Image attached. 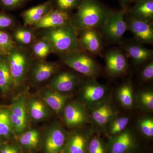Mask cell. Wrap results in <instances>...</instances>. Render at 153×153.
<instances>
[{
  "mask_svg": "<svg viewBox=\"0 0 153 153\" xmlns=\"http://www.w3.org/2000/svg\"><path fill=\"white\" fill-rule=\"evenodd\" d=\"M128 12L137 19L152 22L153 19V0H138L128 9Z\"/></svg>",
  "mask_w": 153,
  "mask_h": 153,
  "instance_id": "23",
  "label": "cell"
},
{
  "mask_svg": "<svg viewBox=\"0 0 153 153\" xmlns=\"http://www.w3.org/2000/svg\"><path fill=\"white\" fill-rule=\"evenodd\" d=\"M6 55V54L4 53V52H2L1 50H0V55Z\"/></svg>",
  "mask_w": 153,
  "mask_h": 153,
  "instance_id": "41",
  "label": "cell"
},
{
  "mask_svg": "<svg viewBox=\"0 0 153 153\" xmlns=\"http://www.w3.org/2000/svg\"><path fill=\"white\" fill-rule=\"evenodd\" d=\"M15 45L11 34L6 30H0V50L6 55Z\"/></svg>",
  "mask_w": 153,
  "mask_h": 153,
  "instance_id": "34",
  "label": "cell"
},
{
  "mask_svg": "<svg viewBox=\"0 0 153 153\" xmlns=\"http://www.w3.org/2000/svg\"><path fill=\"white\" fill-rule=\"evenodd\" d=\"M108 87L99 83L95 78L82 81L79 92V102L90 109L106 99Z\"/></svg>",
  "mask_w": 153,
  "mask_h": 153,
  "instance_id": "7",
  "label": "cell"
},
{
  "mask_svg": "<svg viewBox=\"0 0 153 153\" xmlns=\"http://www.w3.org/2000/svg\"><path fill=\"white\" fill-rule=\"evenodd\" d=\"M15 20L11 15L0 12V30H6L14 28Z\"/></svg>",
  "mask_w": 153,
  "mask_h": 153,
  "instance_id": "37",
  "label": "cell"
},
{
  "mask_svg": "<svg viewBox=\"0 0 153 153\" xmlns=\"http://www.w3.org/2000/svg\"><path fill=\"white\" fill-rule=\"evenodd\" d=\"M91 123L100 128H105L112 119L119 115L118 111L111 101L106 98L90 109Z\"/></svg>",
  "mask_w": 153,
  "mask_h": 153,
  "instance_id": "14",
  "label": "cell"
},
{
  "mask_svg": "<svg viewBox=\"0 0 153 153\" xmlns=\"http://www.w3.org/2000/svg\"><path fill=\"white\" fill-rule=\"evenodd\" d=\"M27 91L25 90L14 98L12 104L7 107L9 117L14 133L19 135L27 128L30 118L26 106Z\"/></svg>",
  "mask_w": 153,
  "mask_h": 153,
  "instance_id": "6",
  "label": "cell"
},
{
  "mask_svg": "<svg viewBox=\"0 0 153 153\" xmlns=\"http://www.w3.org/2000/svg\"><path fill=\"white\" fill-rule=\"evenodd\" d=\"M70 19L68 13L53 9L32 27L35 30L57 28L67 24Z\"/></svg>",
  "mask_w": 153,
  "mask_h": 153,
  "instance_id": "19",
  "label": "cell"
},
{
  "mask_svg": "<svg viewBox=\"0 0 153 153\" xmlns=\"http://www.w3.org/2000/svg\"><path fill=\"white\" fill-rule=\"evenodd\" d=\"M16 135L14 133L7 108L0 107V137L9 138Z\"/></svg>",
  "mask_w": 153,
  "mask_h": 153,
  "instance_id": "30",
  "label": "cell"
},
{
  "mask_svg": "<svg viewBox=\"0 0 153 153\" xmlns=\"http://www.w3.org/2000/svg\"><path fill=\"white\" fill-rule=\"evenodd\" d=\"M120 3V4L122 6L123 8H128L130 4L132 2L133 0H118Z\"/></svg>",
  "mask_w": 153,
  "mask_h": 153,
  "instance_id": "40",
  "label": "cell"
},
{
  "mask_svg": "<svg viewBox=\"0 0 153 153\" xmlns=\"http://www.w3.org/2000/svg\"><path fill=\"white\" fill-rule=\"evenodd\" d=\"M53 9V0L47 1L28 9L21 14L24 26H33Z\"/></svg>",
  "mask_w": 153,
  "mask_h": 153,
  "instance_id": "22",
  "label": "cell"
},
{
  "mask_svg": "<svg viewBox=\"0 0 153 153\" xmlns=\"http://www.w3.org/2000/svg\"><path fill=\"white\" fill-rule=\"evenodd\" d=\"M38 95L47 106L58 115L62 114L69 98L68 94L57 92L48 87L42 89Z\"/></svg>",
  "mask_w": 153,
  "mask_h": 153,
  "instance_id": "20",
  "label": "cell"
},
{
  "mask_svg": "<svg viewBox=\"0 0 153 153\" xmlns=\"http://www.w3.org/2000/svg\"><path fill=\"white\" fill-rule=\"evenodd\" d=\"M15 88L6 55H0V90L3 94H6Z\"/></svg>",
  "mask_w": 153,
  "mask_h": 153,
  "instance_id": "24",
  "label": "cell"
},
{
  "mask_svg": "<svg viewBox=\"0 0 153 153\" xmlns=\"http://www.w3.org/2000/svg\"><path fill=\"white\" fill-rule=\"evenodd\" d=\"M126 55L122 49L112 48L104 55L105 71L112 77L122 76L127 72L128 63Z\"/></svg>",
  "mask_w": 153,
  "mask_h": 153,
  "instance_id": "12",
  "label": "cell"
},
{
  "mask_svg": "<svg viewBox=\"0 0 153 153\" xmlns=\"http://www.w3.org/2000/svg\"><path fill=\"white\" fill-rule=\"evenodd\" d=\"M127 30L130 31L135 41L143 44L153 43V26L152 22L137 19L127 12L125 16Z\"/></svg>",
  "mask_w": 153,
  "mask_h": 153,
  "instance_id": "11",
  "label": "cell"
},
{
  "mask_svg": "<svg viewBox=\"0 0 153 153\" xmlns=\"http://www.w3.org/2000/svg\"><path fill=\"white\" fill-rule=\"evenodd\" d=\"M19 135V142L25 147L29 149H35L39 146L40 134L37 130H29L24 131Z\"/></svg>",
  "mask_w": 153,
  "mask_h": 153,
  "instance_id": "29",
  "label": "cell"
},
{
  "mask_svg": "<svg viewBox=\"0 0 153 153\" xmlns=\"http://www.w3.org/2000/svg\"><path fill=\"white\" fill-rule=\"evenodd\" d=\"M62 114L64 123L69 128H79L92 123L88 108L79 101L67 102Z\"/></svg>",
  "mask_w": 153,
  "mask_h": 153,
  "instance_id": "9",
  "label": "cell"
},
{
  "mask_svg": "<svg viewBox=\"0 0 153 153\" xmlns=\"http://www.w3.org/2000/svg\"><path fill=\"white\" fill-rule=\"evenodd\" d=\"M137 127L141 134L147 139L153 137V118L152 117H143L137 123Z\"/></svg>",
  "mask_w": 153,
  "mask_h": 153,
  "instance_id": "32",
  "label": "cell"
},
{
  "mask_svg": "<svg viewBox=\"0 0 153 153\" xmlns=\"http://www.w3.org/2000/svg\"><path fill=\"white\" fill-rule=\"evenodd\" d=\"M136 100L141 109L147 111L153 110V91L151 89L140 91L136 94Z\"/></svg>",
  "mask_w": 153,
  "mask_h": 153,
  "instance_id": "31",
  "label": "cell"
},
{
  "mask_svg": "<svg viewBox=\"0 0 153 153\" xmlns=\"http://www.w3.org/2000/svg\"><path fill=\"white\" fill-rule=\"evenodd\" d=\"M68 134L59 123H55L47 129L44 138L46 153H59L63 149Z\"/></svg>",
  "mask_w": 153,
  "mask_h": 153,
  "instance_id": "15",
  "label": "cell"
},
{
  "mask_svg": "<svg viewBox=\"0 0 153 153\" xmlns=\"http://www.w3.org/2000/svg\"><path fill=\"white\" fill-rule=\"evenodd\" d=\"M79 38L82 50L93 55H98L102 48V38L97 29H88L80 31Z\"/></svg>",
  "mask_w": 153,
  "mask_h": 153,
  "instance_id": "18",
  "label": "cell"
},
{
  "mask_svg": "<svg viewBox=\"0 0 153 153\" xmlns=\"http://www.w3.org/2000/svg\"><path fill=\"white\" fill-rule=\"evenodd\" d=\"M62 63L88 78H96L100 74V65L88 52L79 50L60 55Z\"/></svg>",
  "mask_w": 153,
  "mask_h": 153,
  "instance_id": "4",
  "label": "cell"
},
{
  "mask_svg": "<svg viewBox=\"0 0 153 153\" xmlns=\"http://www.w3.org/2000/svg\"><path fill=\"white\" fill-rule=\"evenodd\" d=\"M140 143L137 135L130 129L108 137L106 144V153H136Z\"/></svg>",
  "mask_w": 153,
  "mask_h": 153,
  "instance_id": "8",
  "label": "cell"
},
{
  "mask_svg": "<svg viewBox=\"0 0 153 153\" xmlns=\"http://www.w3.org/2000/svg\"><path fill=\"white\" fill-rule=\"evenodd\" d=\"M30 51L33 58L46 60L50 54L54 53L52 45L45 38L41 37L36 39L30 47Z\"/></svg>",
  "mask_w": 153,
  "mask_h": 153,
  "instance_id": "27",
  "label": "cell"
},
{
  "mask_svg": "<svg viewBox=\"0 0 153 153\" xmlns=\"http://www.w3.org/2000/svg\"><path fill=\"white\" fill-rule=\"evenodd\" d=\"M128 9L123 8L117 12L113 11L99 29L102 40L107 44H120L127 30L125 16Z\"/></svg>",
  "mask_w": 153,
  "mask_h": 153,
  "instance_id": "5",
  "label": "cell"
},
{
  "mask_svg": "<svg viewBox=\"0 0 153 153\" xmlns=\"http://www.w3.org/2000/svg\"><path fill=\"white\" fill-rule=\"evenodd\" d=\"M0 153H20L19 149L16 146L6 145L2 149Z\"/></svg>",
  "mask_w": 153,
  "mask_h": 153,
  "instance_id": "39",
  "label": "cell"
},
{
  "mask_svg": "<svg viewBox=\"0 0 153 153\" xmlns=\"http://www.w3.org/2000/svg\"><path fill=\"white\" fill-rule=\"evenodd\" d=\"M15 88L22 86L27 78L33 57L30 49L15 45L6 55Z\"/></svg>",
  "mask_w": 153,
  "mask_h": 153,
  "instance_id": "3",
  "label": "cell"
},
{
  "mask_svg": "<svg viewBox=\"0 0 153 153\" xmlns=\"http://www.w3.org/2000/svg\"><path fill=\"white\" fill-rule=\"evenodd\" d=\"M140 77L141 80L144 82H149L153 80V60H150L145 64L141 71Z\"/></svg>",
  "mask_w": 153,
  "mask_h": 153,
  "instance_id": "38",
  "label": "cell"
},
{
  "mask_svg": "<svg viewBox=\"0 0 153 153\" xmlns=\"http://www.w3.org/2000/svg\"><path fill=\"white\" fill-rule=\"evenodd\" d=\"M28 27L15 28L12 34L15 45L25 48H30L37 38L33 30Z\"/></svg>",
  "mask_w": 153,
  "mask_h": 153,
  "instance_id": "25",
  "label": "cell"
},
{
  "mask_svg": "<svg viewBox=\"0 0 153 153\" xmlns=\"http://www.w3.org/2000/svg\"><path fill=\"white\" fill-rule=\"evenodd\" d=\"M81 0H56L57 10L68 13L77 9Z\"/></svg>",
  "mask_w": 153,
  "mask_h": 153,
  "instance_id": "35",
  "label": "cell"
},
{
  "mask_svg": "<svg viewBox=\"0 0 153 153\" xmlns=\"http://www.w3.org/2000/svg\"><path fill=\"white\" fill-rule=\"evenodd\" d=\"M42 37L52 45L54 53L60 55L82 50L78 38V31L71 23L55 28L44 30Z\"/></svg>",
  "mask_w": 153,
  "mask_h": 153,
  "instance_id": "2",
  "label": "cell"
},
{
  "mask_svg": "<svg viewBox=\"0 0 153 153\" xmlns=\"http://www.w3.org/2000/svg\"><path fill=\"white\" fill-rule=\"evenodd\" d=\"M118 101L124 108L131 109L136 101L133 87L131 82H124L118 87L117 91Z\"/></svg>",
  "mask_w": 153,
  "mask_h": 153,
  "instance_id": "26",
  "label": "cell"
},
{
  "mask_svg": "<svg viewBox=\"0 0 153 153\" xmlns=\"http://www.w3.org/2000/svg\"><path fill=\"white\" fill-rule=\"evenodd\" d=\"M129 122V118L126 116L118 115L105 126L106 134L108 137L120 133L127 128Z\"/></svg>",
  "mask_w": 153,
  "mask_h": 153,
  "instance_id": "28",
  "label": "cell"
},
{
  "mask_svg": "<svg viewBox=\"0 0 153 153\" xmlns=\"http://www.w3.org/2000/svg\"><path fill=\"white\" fill-rule=\"evenodd\" d=\"M138 1V0H133V1L135 2L136 1Z\"/></svg>",
  "mask_w": 153,
  "mask_h": 153,
  "instance_id": "42",
  "label": "cell"
},
{
  "mask_svg": "<svg viewBox=\"0 0 153 153\" xmlns=\"http://www.w3.org/2000/svg\"><path fill=\"white\" fill-rule=\"evenodd\" d=\"M26 106L30 119L33 121L44 120L50 115L51 109L38 95L27 97Z\"/></svg>",
  "mask_w": 153,
  "mask_h": 153,
  "instance_id": "21",
  "label": "cell"
},
{
  "mask_svg": "<svg viewBox=\"0 0 153 153\" xmlns=\"http://www.w3.org/2000/svg\"><path fill=\"white\" fill-rule=\"evenodd\" d=\"M77 9L70 22L78 31L99 30L113 11L97 0H81Z\"/></svg>",
  "mask_w": 153,
  "mask_h": 153,
  "instance_id": "1",
  "label": "cell"
},
{
  "mask_svg": "<svg viewBox=\"0 0 153 153\" xmlns=\"http://www.w3.org/2000/svg\"><path fill=\"white\" fill-rule=\"evenodd\" d=\"M82 82L79 76L74 73L62 71L57 72L52 77L48 87L57 92L67 94L74 90Z\"/></svg>",
  "mask_w": 153,
  "mask_h": 153,
  "instance_id": "17",
  "label": "cell"
},
{
  "mask_svg": "<svg viewBox=\"0 0 153 153\" xmlns=\"http://www.w3.org/2000/svg\"><path fill=\"white\" fill-rule=\"evenodd\" d=\"M60 68V65L56 62L33 58L28 74L33 83L40 84L53 77Z\"/></svg>",
  "mask_w": 153,
  "mask_h": 153,
  "instance_id": "13",
  "label": "cell"
},
{
  "mask_svg": "<svg viewBox=\"0 0 153 153\" xmlns=\"http://www.w3.org/2000/svg\"><path fill=\"white\" fill-rule=\"evenodd\" d=\"M85 126L68 134L61 152L63 153H88V145L95 133L94 128Z\"/></svg>",
  "mask_w": 153,
  "mask_h": 153,
  "instance_id": "10",
  "label": "cell"
},
{
  "mask_svg": "<svg viewBox=\"0 0 153 153\" xmlns=\"http://www.w3.org/2000/svg\"><path fill=\"white\" fill-rule=\"evenodd\" d=\"M31 0H0V6L7 10L20 8Z\"/></svg>",
  "mask_w": 153,
  "mask_h": 153,
  "instance_id": "36",
  "label": "cell"
},
{
  "mask_svg": "<svg viewBox=\"0 0 153 153\" xmlns=\"http://www.w3.org/2000/svg\"><path fill=\"white\" fill-rule=\"evenodd\" d=\"M88 152L106 153V144L99 137L94 134L88 142Z\"/></svg>",
  "mask_w": 153,
  "mask_h": 153,
  "instance_id": "33",
  "label": "cell"
},
{
  "mask_svg": "<svg viewBox=\"0 0 153 153\" xmlns=\"http://www.w3.org/2000/svg\"><path fill=\"white\" fill-rule=\"evenodd\" d=\"M120 44L126 55L136 66L145 64L152 60L153 51L134 40L121 41Z\"/></svg>",
  "mask_w": 153,
  "mask_h": 153,
  "instance_id": "16",
  "label": "cell"
}]
</instances>
